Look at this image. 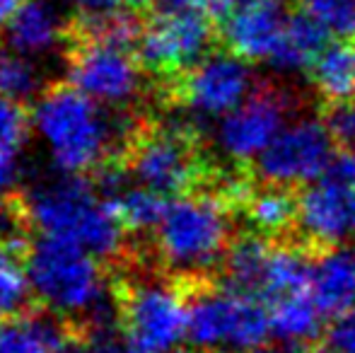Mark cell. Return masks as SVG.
<instances>
[{"label": "cell", "instance_id": "1", "mask_svg": "<svg viewBox=\"0 0 355 353\" xmlns=\"http://www.w3.org/2000/svg\"><path fill=\"white\" fill-rule=\"evenodd\" d=\"M22 208L39 235L75 242L99 259H116L123 252L126 227L114 203L85 175L58 172L37 184L22 198Z\"/></svg>", "mask_w": 355, "mask_h": 353}, {"label": "cell", "instance_id": "2", "mask_svg": "<svg viewBox=\"0 0 355 353\" xmlns=\"http://www.w3.org/2000/svg\"><path fill=\"white\" fill-rule=\"evenodd\" d=\"M32 131L58 172L87 175L112 162L116 131L107 107L71 83L46 87L34 99Z\"/></svg>", "mask_w": 355, "mask_h": 353}, {"label": "cell", "instance_id": "3", "mask_svg": "<svg viewBox=\"0 0 355 353\" xmlns=\"http://www.w3.org/2000/svg\"><path fill=\"white\" fill-rule=\"evenodd\" d=\"M34 298L66 320L102 325L107 317V276L99 257L75 242L39 235L27 252Z\"/></svg>", "mask_w": 355, "mask_h": 353}, {"label": "cell", "instance_id": "4", "mask_svg": "<svg viewBox=\"0 0 355 353\" xmlns=\"http://www.w3.org/2000/svg\"><path fill=\"white\" fill-rule=\"evenodd\" d=\"M162 261L174 271L203 273L225 261L230 250V216L225 201L208 193L172 198L155 230Z\"/></svg>", "mask_w": 355, "mask_h": 353}, {"label": "cell", "instance_id": "5", "mask_svg": "<svg viewBox=\"0 0 355 353\" xmlns=\"http://www.w3.org/2000/svg\"><path fill=\"white\" fill-rule=\"evenodd\" d=\"M271 336L263 300L237 288H206L189 300L187 341L198 351L247 353Z\"/></svg>", "mask_w": 355, "mask_h": 353}, {"label": "cell", "instance_id": "6", "mask_svg": "<svg viewBox=\"0 0 355 353\" xmlns=\"http://www.w3.org/2000/svg\"><path fill=\"white\" fill-rule=\"evenodd\" d=\"M119 325L138 353H174L187 341L189 298L167 281H136L119 295Z\"/></svg>", "mask_w": 355, "mask_h": 353}, {"label": "cell", "instance_id": "7", "mask_svg": "<svg viewBox=\"0 0 355 353\" xmlns=\"http://www.w3.org/2000/svg\"><path fill=\"white\" fill-rule=\"evenodd\" d=\"M68 83L102 107L123 109L143 92V63L131 53V46L78 37L68 53Z\"/></svg>", "mask_w": 355, "mask_h": 353}, {"label": "cell", "instance_id": "8", "mask_svg": "<svg viewBox=\"0 0 355 353\" xmlns=\"http://www.w3.org/2000/svg\"><path fill=\"white\" fill-rule=\"evenodd\" d=\"M211 46L213 24L203 10L164 8L143 24L136 51L145 71L184 76L208 56Z\"/></svg>", "mask_w": 355, "mask_h": 353}, {"label": "cell", "instance_id": "9", "mask_svg": "<svg viewBox=\"0 0 355 353\" xmlns=\"http://www.w3.org/2000/svg\"><path fill=\"white\" fill-rule=\"evenodd\" d=\"M334 143L329 121L312 117L290 121L257 157V175L276 187L312 184L324 177L336 157Z\"/></svg>", "mask_w": 355, "mask_h": 353}, {"label": "cell", "instance_id": "10", "mask_svg": "<svg viewBox=\"0 0 355 353\" xmlns=\"http://www.w3.org/2000/svg\"><path fill=\"white\" fill-rule=\"evenodd\" d=\"M126 172L136 184L164 196H177L201 179V165L187 128H157L141 133L126 155Z\"/></svg>", "mask_w": 355, "mask_h": 353}, {"label": "cell", "instance_id": "11", "mask_svg": "<svg viewBox=\"0 0 355 353\" xmlns=\"http://www.w3.org/2000/svg\"><path fill=\"white\" fill-rule=\"evenodd\" d=\"M249 63L252 61L234 51L208 53L182 76L177 87L179 99L196 117L223 119L254 92L257 80Z\"/></svg>", "mask_w": 355, "mask_h": 353}, {"label": "cell", "instance_id": "12", "mask_svg": "<svg viewBox=\"0 0 355 353\" xmlns=\"http://www.w3.org/2000/svg\"><path fill=\"white\" fill-rule=\"evenodd\" d=\"M355 155H336L324 177L307 184L297 198V225L317 245H336L353 232L351 193Z\"/></svg>", "mask_w": 355, "mask_h": 353}, {"label": "cell", "instance_id": "13", "mask_svg": "<svg viewBox=\"0 0 355 353\" xmlns=\"http://www.w3.org/2000/svg\"><path fill=\"white\" fill-rule=\"evenodd\" d=\"M288 117V97L276 89H254L237 109L218 119L215 146L232 162H257V157L281 133Z\"/></svg>", "mask_w": 355, "mask_h": 353}, {"label": "cell", "instance_id": "14", "mask_svg": "<svg viewBox=\"0 0 355 353\" xmlns=\"http://www.w3.org/2000/svg\"><path fill=\"white\" fill-rule=\"evenodd\" d=\"M285 0H242L225 12L223 37L247 61H268L288 24Z\"/></svg>", "mask_w": 355, "mask_h": 353}, {"label": "cell", "instance_id": "15", "mask_svg": "<svg viewBox=\"0 0 355 353\" xmlns=\"http://www.w3.org/2000/svg\"><path fill=\"white\" fill-rule=\"evenodd\" d=\"M68 34V24L58 8L49 0H24L5 27L10 49L32 58L56 51Z\"/></svg>", "mask_w": 355, "mask_h": 353}, {"label": "cell", "instance_id": "16", "mask_svg": "<svg viewBox=\"0 0 355 353\" xmlns=\"http://www.w3.org/2000/svg\"><path fill=\"white\" fill-rule=\"evenodd\" d=\"M312 291L319 310L327 317H341L355 310V255L329 250L314 261Z\"/></svg>", "mask_w": 355, "mask_h": 353}, {"label": "cell", "instance_id": "17", "mask_svg": "<svg viewBox=\"0 0 355 353\" xmlns=\"http://www.w3.org/2000/svg\"><path fill=\"white\" fill-rule=\"evenodd\" d=\"M329 34L331 32L309 12L290 15L281 34V42H278L276 51L271 53L268 63L283 73H297L304 68H312V63L329 44Z\"/></svg>", "mask_w": 355, "mask_h": 353}, {"label": "cell", "instance_id": "18", "mask_svg": "<svg viewBox=\"0 0 355 353\" xmlns=\"http://www.w3.org/2000/svg\"><path fill=\"white\" fill-rule=\"evenodd\" d=\"M66 327L46 315H19L0 329V353H66Z\"/></svg>", "mask_w": 355, "mask_h": 353}, {"label": "cell", "instance_id": "19", "mask_svg": "<svg viewBox=\"0 0 355 353\" xmlns=\"http://www.w3.org/2000/svg\"><path fill=\"white\" fill-rule=\"evenodd\" d=\"M271 334L285 344H304L322 334L324 312L319 310L312 291H300L271 302Z\"/></svg>", "mask_w": 355, "mask_h": 353}, {"label": "cell", "instance_id": "20", "mask_svg": "<svg viewBox=\"0 0 355 353\" xmlns=\"http://www.w3.org/2000/svg\"><path fill=\"white\" fill-rule=\"evenodd\" d=\"M312 83L322 97L329 102H348L355 99V44L334 42L312 63Z\"/></svg>", "mask_w": 355, "mask_h": 353}, {"label": "cell", "instance_id": "21", "mask_svg": "<svg viewBox=\"0 0 355 353\" xmlns=\"http://www.w3.org/2000/svg\"><path fill=\"white\" fill-rule=\"evenodd\" d=\"M312 268L314 261L304 252L295 247H276L268 257L263 281L259 288V298L266 302H273L283 295L300 291H309L312 286Z\"/></svg>", "mask_w": 355, "mask_h": 353}, {"label": "cell", "instance_id": "22", "mask_svg": "<svg viewBox=\"0 0 355 353\" xmlns=\"http://www.w3.org/2000/svg\"><path fill=\"white\" fill-rule=\"evenodd\" d=\"M114 203L119 221L131 232H155L167 213V196L143 184H123L119 191L107 196Z\"/></svg>", "mask_w": 355, "mask_h": 353}, {"label": "cell", "instance_id": "23", "mask_svg": "<svg viewBox=\"0 0 355 353\" xmlns=\"http://www.w3.org/2000/svg\"><path fill=\"white\" fill-rule=\"evenodd\" d=\"M271 250L273 247L259 235H242L234 240L225 255V276L230 286L259 298Z\"/></svg>", "mask_w": 355, "mask_h": 353}, {"label": "cell", "instance_id": "24", "mask_svg": "<svg viewBox=\"0 0 355 353\" xmlns=\"http://www.w3.org/2000/svg\"><path fill=\"white\" fill-rule=\"evenodd\" d=\"M34 298L29 283L27 259L17 245L0 240V320H15L24 315Z\"/></svg>", "mask_w": 355, "mask_h": 353}, {"label": "cell", "instance_id": "25", "mask_svg": "<svg viewBox=\"0 0 355 353\" xmlns=\"http://www.w3.org/2000/svg\"><path fill=\"white\" fill-rule=\"evenodd\" d=\"M244 206L249 223L263 235L283 232L297 221V198L290 196L288 187L271 184L261 191H254Z\"/></svg>", "mask_w": 355, "mask_h": 353}, {"label": "cell", "instance_id": "26", "mask_svg": "<svg viewBox=\"0 0 355 353\" xmlns=\"http://www.w3.org/2000/svg\"><path fill=\"white\" fill-rule=\"evenodd\" d=\"M44 92V73L32 56L15 49L0 51V97L27 104Z\"/></svg>", "mask_w": 355, "mask_h": 353}, {"label": "cell", "instance_id": "27", "mask_svg": "<svg viewBox=\"0 0 355 353\" xmlns=\"http://www.w3.org/2000/svg\"><path fill=\"white\" fill-rule=\"evenodd\" d=\"M32 117H27L24 104L0 97V153L19 155L22 146L27 143Z\"/></svg>", "mask_w": 355, "mask_h": 353}, {"label": "cell", "instance_id": "28", "mask_svg": "<svg viewBox=\"0 0 355 353\" xmlns=\"http://www.w3.org/2000/svg\"><path fill=\"white\" fill-rule=\"evenodd\" d=\"M304 12L317 17L331 34H353L355 0H300Z\"/></svg>", "mask_w": 355, "mask_h": 353}, {"label": "cell", "instance_id": "29", "mask_svg": "<svg viewBox=\"0 0 355 353\" xmlns=\"http://www.w3.org/2000/svg\"><path fill=\"white\" fill-rule=\"evenodd\" d=\"M329 353H355V310L334 317L331 329L327 332Z\"/></svg>", "mask_w": 355, "mask_h": 353}, {"label": "cell", "instance_id": "30", "mask_svg": "<svg viewBox=\"0 0 355 353\" xmlns=\"http://www.w3.org/2000/svg\"><path fill=\"white\" fill-rule=\"evenodd\" d=\"M327 121H329V126H331V133L338 143L355 146V99L334 104Z\"/></svg>", "mask_w": 355, "mask_h": 353}, {"label": "cell", "instance_id": "31", "mask_svg": "<svg viewBox=\"0 0 355 353\" xmlns=\"http://www.w3.org/2000/svg\"><path fill=\"white\" fill-rule=\"evenodd\" d=\"M75 10L80 12V17H97V15H107L121 8L123 0H68Z\"/></svg>", "mask_w": 355, "mask_h": 353}, {"label": "cell", "instance_id": "32", "mask_svg": "<svg viewBox=\"0 0 355 353\" xmlns=\"http://www.w3.org/2000/svg\"><path fill=\"white\" fill-rule=\"evenodd\" d=\"M17 182V155L0 153V201H5L10 189Z\"/></svg>", "mask_w": 355, "mask_h": 353}, {"label": "cell", "instance_id": "33", "mask_svg": "<svg viewBox=\"0 0 355 353\" xmlns=\"http://www.w3.org/2000/svg\"><path fill=\"white\" fill-rule=\"evenodd\" d=\"M159 3L172 10H208V8L218 10L220 0H159Z\"/></svg>", "mask_w": 355, "mask_h": 353}, {"label": "cell", "instance_id": "34", "mask_svg": "<svg viewBox=\"0 0 355 353\" xmlns=\"http://www.w3.org/2000/svg\"><path fill=\"white\" fill-rule=\"evenodd\" d=\"M24 0H0V29L8 27V22L12 19V15L19 10Z\"/></svg>", "mask_w": 355, "mask_h": 353}, {"label": "cell", "instance_id": "35", "mask_svg": "<svg viewBox=\"0 0 355 353\" xmlns=\"http://www.w3.org/2000/svg\"><path fill=\"white\" fill-rule=\"evenodd\" d=\"M247 353H309L307 349H302V344H285V346H259Z\"/></svg>", "mask_w": 355, "mask_h": 353}, {"label": "cell", "instance_id": "36", "mask_svg": "<svg viewBox=\"0 0 355 353\" xmlns=\"http://www.w3.org/2000/svg\"><path fill=\"white\" fill-rule=\"evenodd\" d=\"M237 3H242V0H220V3H218V10H220V12H227V10H230V8H234Z\"/></svg>", "mask_w": 355, "mask_h": 353}, {"label": "cell", "instance_id": "37", "mask_svg": "<svg viewBox=\"0 0 355 353\" xmlns=\"http://www.w3.org/2000/svg\"><path fill=\"white\" fill-rule=\"evenodd\" d=\"M123 3H128L131 8H143V5H150L153 0H123Z\"/></svg>", "mask_w": 355, "mask_h": 353}, {"label": "cell", "instance_id": "38", "mask_svg": "<svg viewBox=\"0 0 355 353\" xmlns=\"http://www.w3.org/2000/svg\"><path fill=\"white\" fill-rule=\"evenodd\" d=\"M351 218H353V230H355V187L351 193Z\"/></svg>", "mask_w": 355, "mask_h": 353}, {"label": "cell", "instance_id": "39", "mask_svg": "<svg viewBox=\"0 0 355 353\" xmlns=\"http://www.w3.org/2000/svg\"><path fill=\"white\" fill-rule=\"evenodd\" d=\"M353 155H355V146H353Z\"/></svg>", "mask_w": 355, "mask_h": 353}, {"label": "cell", "instance_id": "40", "mask_svg": "<svg viewBox=\"0 0 355 353\" xmlns=\"http://www.w3.org/2000/svg\"><path fill=\"white\" fill-rule=\"evenodd\" d=\"M353 255H355V250H353Z\"/></svg>", "mask_w": 355, "mask_h": 353}, {"label": "cell", "instance_id": "41", "mask_svg": "<svg viewBox=\"0 0 355 353\" xmlns=\"http://www.w3.org/2000/svg\"><path fill=\"white\" fill-rule=\"evenodd\" d=\"M353 34H355V29H353Z\"/></svg>", "mask_w": 355, "mask_h": 353}]
</instances>
